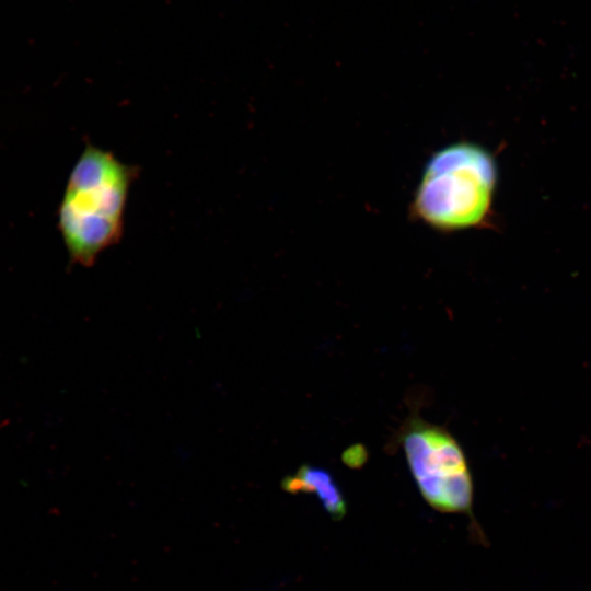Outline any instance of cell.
<instances>
[{
    "instance_id": "obj_1",
    "label": "cell",
    "mask_w": 591,
    "mask_h": 591,
    "mask_svg": "<svg viewBox=\"0 0 591 591\" xmlns=\"http://www.w3.org/2000/svg\"><path fill=\"white\" fill-rule=\"evenodd\" d=\"M137 172L111 151L85 147L70 174L59 210V228L74 263L92 266L102 252L120 240Z\"/></svg>"
},
{
    "instance_id": "obj_4",
    "label": "cell",
    "mask_w": 591,
    "mask_h": 591,
    "mask_svg": "<svg viewBox=\"0 0 591 591\" xmlns=\"http://www.w3.org/2000/svg\"><path fill=\"white\" fill-rule=\"evenodd\" d=\"M281 487L290 494L315 495L323 508L334 520H340L347 512L344 494L333 475L325 468L312 464L301 465L292 475L286 476Z\"/></svg>"
},
{
    "instance_id": "obj_3",
    "label": "cell",
    "mask_w": 591,
    "mask_h": 591,
    "mask_svg": "<svg viewBox=\"0 0 591 591\" xmlns=\"http://www.w3.org/2000/svg\"><path fill=\"white\" fill-rule=\"evenodd\" d=\"M410 474L426 502L444 513H470L473 480L465 453L453 434L412 413L396 434Z\"/></svg>"
},
{
    "instance_id": "obj_2",
    "label": "cell",
    "mask_w": 591,
    "mask_h": 591,
    "mask_svg": "<svg viewBox=\"0 0 591 591\" xmlns=\"http://www.w3.org/2000/svg\"><path fill=\"white\" fill-rule=\"evenodd\" d=\"M496 184L493 158L480 147L455 143L429 160L418 185L414 209L427 224L442 231L482 223Z\"/></svg>"
}]
</instances>
